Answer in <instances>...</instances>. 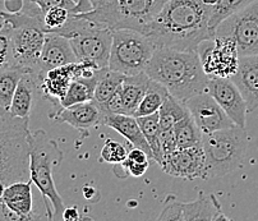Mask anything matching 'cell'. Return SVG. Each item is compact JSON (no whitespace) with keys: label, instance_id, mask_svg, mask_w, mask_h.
Masks as SVG:
<instances>
[{"label":"cell","instance_id":"15","mask_svg":"<svg viewBox=\"0 0 258 221\" xmlns=\"http://www.w3.org/2000/svg\"><path fill=\"white\" fill-rule=\"evenodd\" d=\"M206 91L216 100L217 104L233 120L235 126L245 128L248 113L247 102L233 79L220 77L210 78Z\"/></svg>","mask_w":258,"mask_h":221},{"label":"cell","instance_id":"24","mask_svg":"<svg viewBox=\"0 0 258 221\" xmlns=\"http://www.w3.org/2000/svg\"><path fill=\"white\" fill-rule=\"evenodd\" d=\"M99 73L100 71L92 78H76L75 81H72L66 96L61 98L60 104H59L56 109H59V107H68L72 106V105L82 104V102L94 100L95 87H96V83L99 81Z\"/></svg>","mask_w":258,"mask_h":221},{"label":"cell","instance_id":"25","mask_svg":"<svg viewBox=\"0 0 258 221\" xmlns=\"http://www.w3.org/2000/svg\"><path fill=\"white\" fill-rule=\"evenodd\" d=\"M124 78H125V74L111 71L109 67L100 69L99 81H97L94 93L95 101L100 105L109 101L121 87Z\"/></svg>","mask_w":258,"mask_h":221},{"label":"cell","instance_id":"6","mask_svg":"<svg viewBox=\"0 0 258 221\" xmlns=\"http://www.w3.org/2000/svg\"><path fill=\"white\" fill-rule=\"evenodd\" d=\"M51 32L68 38L77 62H91L99 68L109 66L113 42L111 28L83 18L78 13H71L66 25Z\"/></svg>","mask_w":258,"mask_h":221},{"label":"cell","instance_id":"35","mask_svg":"<svg viewBox=\"0 0 258 221\" xmlns=\"http://www.w3.org/2000/svg\"><path fill=\"white\" fill-rule=\"evenodd\" d=\"M28 3H32L40 8L42 13H46L49 9L55 8V7H63V8L69 9L73 13L76 8V3L73 0H26Z\"/></svg>","mask_w":258,"mask_h":221},{"label":"cell","instance_id":"33","mask_svg":"<svg viewBox=\"0 0 258 221\" xmlns=\"http://www.w3.org/2000/svg\"><path fill=\"white\" fill-rule=\"evenodd\" d=\"M71 13L72 12L69 9L63 8V7H55V8L49 9L44 14V23L45 27H46V32H51V31L60 28L61 26L66 25Z\"/></svg>","mask_w":258,"mask_h":221},{"label":"cell","instance_id":"42","mask_svg":"<svg viewBox=\"0 0 258 221\" xmlns=\"http://www.w3.org/2000/svg\"><path fill=\"white\" fill-rule=\"evenodd\" d=\"M90 11H92V6H91L90 0H80L76 4V8L73 11V13H86V12Z\"/></svg>","mask_w":258,"mask_h":221},{"label":"cell","instance_id":"26","mask_svg":"<svg viewBox=\"0 0 258 221\" xmlns=\"http://www.w3.org/2000/svg\"><path fill=\"white\" fill-rule=\"evenodd\" d=\"M173 131L175 134L178 148L193 147L202 143V132L198 128L189 112L173 127Z\"/></svg>","mask_w":258,"mask_h":221},{"label":"cell","instance_id":"31","mask_svg":"<svg viewBox=\"0 0 258 221\" xmlns=\"http://www.w3.org/2000/svg\"><path fill=\"white\" fill-rule=\"evenodd\" d=\"M254 0H219L211 8V17H210V27L216 33V28L224 19L236 13L240 9L245 8L253 3Z\"/></svg>","mask_w":258,"mask_h":221},{"label":"cell","instance_id":"36","mask_svg":"<svg viewBox=\"0 0 258 221\" xmlns=\"http://www.w3.org/2000/svg\"><path fill=\"white\" fill-rule=\"evenodd\" d=\"M160 148H161L162 158H164L165 156L170 155L171 152H174V151L178 148L175 134H174L173 129L161 131V134H160ZM160 164H161V162H160Z\"/></svg>","mask_w":258,"mask_h":221},{"label":"cell","instance_id":"27","mask_svg":"<svg viewBox=\"0 0 258 221\" xmlns=\"http://www.w3.org/2000/svg\"><path fill=\"white\" fill-rule=\"evenodd\" d=\"M137 122L141 127L143 136L146 141L150 145L152 151V160L160 165L162 160L161 148H160V134H161V128H160L159 122V112L154 113L151 115H145V117H138Z\"/></svg>","mask_w":258,"mask_h":221},{"label":"cell","instance_id":"30","mask_svg":"<svg viewBox=\"0 0 258 221\" xmlns=\"http://www.w3.org/2000/svg\"><path fill=\"white\" fill-rule=\"evenodd\" d=\"M187 113L188 110L185 105L169 93L168 97L165 98V101L162 102L159 109V122L161 131L173 129V127L181 118H184Z\"/></svg>","mask_w":258,"mask_h":221},{"label":"cell","instance_id":"22","mask_svg":"<svg viewBox=\"0 0 258 221\" xmlns=\"http://www.w3.org/2000/svg\"><path fill=\"white\" fill-rule=\"evenodd\" d=\"M32 182H16L9 186H6L3 192V202L7 207L18 215L22 221L33 220V198Z\"/></svg>","mask_w":258,"mask_h":221},{"label":"cell","instance_id":"20","mask_svg":"<svg viewBox=\"0 0 258 221\" xmlns=\"http://www.w3.org/2000/svg\"><path fill=\"white\" fill-rule=\"evenodd\" d=\"M247 102L248 113L258 107V55L239 58L238 69L231 77Z\"/></svg>","mask_w":258,"mask_h":221},{"label":"cell","instance_id":"14","mask_svg":"<svg viewBox=\"0 0 258 221\" xmlns=\"http://www.w3.org/2000/svg\"><path fill=\"white\" fill-rule=\"evenodd\" d=\"M184 105L202 133H211L235 126L233 120L226 115V113L207 91L192 96L184 102Z\"/></svg>","mask_w":258,"mask_h":221},{"label":"cell","instance_id":"40","mask_svg":"<svg viewBox=\"0 0 258 221\" xmlns=\"http://www.w3.org/2000/svg\"><path fill=\"white\" fill-rule=\"evenodd\" d=\"M83 197L87 199V202L96 203L100 201V191L94 186H86L83 188Z\"/></svg>","mask_w":258,"mask_h":221},{"label":"cell","instance_id":"45","mask_svg":"<svg viewBox=\"0 0 258 221\" xmlns=\"http://www.w3.org/2000/svg\"><path fill=\"white\" fill-rule=\"evenodd\" d=\"M4 27V19L3 17L0 16V28H3Z\"/></svg>","mask_w":258,"mask_h":221},{"label":"cell","instance_id":"34","mask_svg":"<svg viewBox=\"0 0 258 221\" xmlns=\"http://www.w3.org/2000/svg\"><path fill=\"white\" fill-rule=\"evenodd\" d=\"M9 66H13L11 31L4 23V27L0 28V71Z\"/></svg>","mask_w":258,"mask_h":221},{"label":"cell","instance_id":"17","mask_svg":"<svg viewBox=\"0 0 258 221\" xmlns=\"http://www.w3.org/2000/svg\"><path fill=\"white\" fill-rule=\"evenodd\" d=\"M56 123H66L82 133V137L90 134V129L102 124L105 113L95 100L72 105L68 107H59L54 114H50Z\"/></svg>","mask_w":258,"mask_h":221},{"label":"cell","instance_id":"38","mask_svg":"<svg viewBox=\"0 0 258 221\" xmlns=\"http://www.w3.org/2000/svg\"><path fill=\"white\" fill-rule=\"evenodd\" d=\"M126 158H129V160H132V161H135V162H150V158H151V156L146 152V151L141 150V148L133 147L132 150L128 151Z\"/></svg>","mask_w":258,"mask_h":221},{"label":"cell","instance_id":"7","mask_svg":"<svg viewBox=\"0 0 258 221\" xmlns=\"http://www.w3.org/2000/svg\"><path fill=\"white\" fill-rule=\"evenodd\" d=\"M206 157V180L225 177L238 169L248 148L245 128L234 126L211 133H202Z\"/></svg>","mask_w":258,"mask_h":221},{"label":"cell","instance_id":"8","mask_svg":"<svg viewBox=\"0 0 258 221\" xmlns=\"http://www.w3.org/2000/svg\"><path fill=\"white\" fill-rule=\"evenodd\" d=\"M169 0H110L109 3L86 13L83 18L109 27L111 30H133L145 33Z\"/></svg>","mask_w":258,"mask_h":221},{"label":"cell","instance_id":"21","mask_svg":"<svg viewBox=\"0 0 258 221\" xmlns=\"http://www.w3.org/2000/svg\"><path fill=\"white\" fill-rule=\"evenodd\" d=\"M37 95H40L39 74L35 72H25L12 98L9 114L18 118H30Z\"/></svg>","mask_w":258,"mask_h":221},{"label":"cell","instance_id":"9","mask_svg":"<svg viewBox=\"0 0 258 221\" xmlns=\"http://www.w3.org/2000/svg\"><path fill=\"white\" fill-rule=\"evenodd\" d=\"M155 49V45L143 33L126 28L113 30L107 67L125 76L140 74L145 72Z\"/></svg>","mask_w":258,"mask_h":221},{"label":"cell","instance_id":"11","mask_svg":"<svg viewBox=\"0 0 258 221\" xmlns=\"http://www.w3.org/2000/svg\"><path fill=\"white\" fill-rule=\"evenodd\" d=\"M197 52L209 78H231L238 69L239 54L233 38L215 35L201 42Z\"/></svg>","mask_w":258,"mask_h":221},{"label":"cell","instance_id":"41","mask_svg":"<svg viewBox=\"0 0 258 221\" xmlns=\"http://www.w3.org/2000/svg\"><path fill=\"white\" fill-rule=\"evenodd\" d=\"M61 218L66 221H77L81 218V215H80V211H78L77 207H69V208H66L63 212V215H61Z\"/></svg>","mask_w":258,"mask_h":221},{"label":"cell","instance_id":"46","mask_svg":"<svg viewBox=\"0 0 258 221\" xmlns=\"http://www.w3.org/2000/svg\"><path fill=\"white\" fill-rule=\"evenodd\" d=\"M4 113H7V110H4L3 107H0V114H4Z\"/></svg>","mask_w":258,"mask_h":221},{"label":"cell","instance_id":"10","mask_svg":"<svg viewBox=\"0 0 258 221\" xmlns=\"http://www.w3.org/2000/svg\"><path fill=\"white\" fill-rule=\"evenodd\" d=\"M216 36L233 38L239 58L258 55V0L224 19L217 26Z\"/></svg>","mask_w":258,"mask_h":221},{"label":"cell","instance_id":"5","mask_svg":"<svg viewBox=\"0 0 258 221\" xmlns=\"http://www.w3.org/2000/svg\"><path fill=\"white\" fill-rule=\"evenodd\" d=\"M30 148V118L0 114V180L6 186L31 180Z\"/></svg>","mask_w":258,"mask_h":221},{"label":"cell","instance_id":"28","mask_svg":"<svg viewBox=\"0 0 258 221\" xmlns=\"http://www.w3.org/2000/svg\"><path fill=\"white\" fill-rule=\"evenodd\" d=\"M168 95L169 91L161 83L150 78L147 90H146L142 101L140 102L137 110H136L135 117H145V115H151L154 113H157L162 102L165 101V98L168 97Z\"/></svg>","mask_w":258,"mask_h":221},{"label":"cell","instance_id":"13","mask_svg":"<svg viewBox=\"0 0 258 221\" xmlns=\"http://www.w3.org/2000/svg\"><path fill=\"white\" fill-rule=\"evenodd\" d=\"M162 172L185 180H206V157L202 143L187 148H176L162 158L159 165Z\"/></svg>","mask_w":258,"mask_h":221},{"label":"cell","instance_id":"12","mask_svg":"<svg viewBox=\"0 0 258 221\" xmlns=\"http://www.w3.org/2000/svg\"><path fill=\"white\" fill-rule=\"evenodd\" d=\"M159 221H195V220H229L221 212V205L215 194L201 193L192 202H179L169 197L157 217Z\"/></svg>","mask_w":258,"mask_h":221},{"label":"cell","instance_id":"47","mask_svg":"<svg viewBox=\"0 0 258 221\" xmlns=\"http://www.w3.org/2000/svg\"><path fill=\"white\" fill-rule=\"evenodd\" d=\"M73 2H75V3H76V4H77V3H78V2H80V0H73Z\"/></svg>","mask_w":258,"mask_h":221},{"label":"cell","instance_id":"37","mask_svg":"<svg viewBox=\"0 0 258 221\" xmlns=\"http://www.w3.org/2000/svg\"><path fill=\"white\" fill-rule=\"evenodd\" d=\"M120 165L123 167L126 177L132 175L135 178H140L145 175L150 168V162H135L132 160H129V158H125L123 162H120Z\"/></svg>","mask_w":258,"mask_h":221},{"label":"cell","instance_id":"43","mask_svg":"<svg viewBox=\"0 0 258 221\" xmlns=\"http://www.w3.org/2000/svg\"><path fill=\"white\" fill-rule=\"evenodd\" d=\"M109 2L110 0H90L91 6H92V9L101 8V7H104L105 4H107Z\"/></svg>","mask_w":258,"mask_h":221},{"label":"cell","instance_id":"19","mask_svg":"<svg viewBox=\"0 0 258 221\" xmlns=\"http://www.w3.org/2000/svg\"><path fill=\"white\" fill-rule=\"evenodd\" d=\"M75 51L67 37L55 32H46L39 63V76L58 67L76 63Z\"/></svg>","mask_w":258,"mask_h":221},{"label":"cell","instance_id":"29","mask_svg":"<svg viewBox=\"0 0 258 221\" xmlns=\"http://www.w3.org/2000/svg\"><path fill=\"white\" fill-rule=\"evenodd\" d=\"M25 72L16 66H9L0 71V107L8 112L16 88Z\"/></svg>","mask_w":258,"mask_h":221},{"label":"cell","instance_id":"16","mask_svg":"<svg viewBox=\"0 0 258 221\" xmlns=\"http://www.w3.org/2000/svg\"><path fill=\"white\" fill-rule=\"evenodd\" d=\"M150 82V77L142 72L135 76H125L121 87L109 101L101 104L102 112L106 114H128L135 117L138 105L142 101Z\"/></svg>","mask_w":258,"mask_h":221},{"label":"cell","instance_id":"1","mask_svg":"<svg viewBox=\"0 0 258 221\" xmlns=\"http://www.w3.org/2000/svg\"><path fill=\"white\" fill-rule=\"evenodd\" d=\"M211 8L202 0H169L143 35L155 47L197 51L201 42L216 35L210 27Z\"/></svg>","mask_w":258,"mask_h":221},{"label":"cell","instance_id":"23","mask_svg":"<svg viewBox=\"0 0 258 221\" xmlns=\"http://www.w3.org/2000/svg\"><path fill=\"white\" fill-rule=\"evenodd\" d=\"M102 126H107L109 128L118 132L120 136H123L132 143L133 147H138L146 151L152 158V151L141 131V127L136 117L128 114H106L102 120Z\"/></svg>","mask_w":258,"mask_h":221},{"label":"cell","instance_id":"2","mask_svg":"<svg viewBox=\"0 0 258 221\" xmlns=\"http://www.w3.org/2000/svg\"><path fill=\"white\" fill-rule=\"evenodd\" d=\"M145 73L161 83L183 104L192 96L206 91L210 79L202 68L197 51H181L169 47L155 49Z\"/></svg>","mask_w":258,"mask_h":221},{"label":"cell","instance_id":"18","mask_svg":"<svg viewBox=\"0 0 258 221\" xmlns=\"http://www.w3.org/2000/svg\"><path fill=\"white\" fill-rule=\"evenodd\" d=\"M76 78H80L78 62L47 71L46 73L39 76L40 95L42 98L51 102L52 106L56 109L61 98L66 96L69 85Z\"/></svg>","mask_w":258,"mask_h":221},{"label":"cell","instance_id":"44","mask_svg":"<svg viewBox=\"0 0 258 221\" xmlns=\"http://www.w3.org/2000/svg\"><path fill=\"white\" fill-rule=\"evenodd\" d=\"M205 4H207V6H215V4L219 2V0H202Z\"/></svg>","mask_w":258,"mask_h":221},{"label":"cell","instance_id":"4","mask_svg":"<svg viewBox=\"0 0 258 221\" xmlns=\"http://www.w3.org/2000/svg\"><path fill=\"white\" fill-rule=\"evenodd\" d=\"M63 151L58 142L50 138L44 129L31 133L30 175L31 182L37 187L44 198L47 218L61 217L66 206L54 182V170L63 161Z\"/></svg>","mask_w":258,"mask_h":221},{"label":"cell","instance_id":"3","mask_svg":"<svg viewBox=\"0 0 258 221\" xmlns=\"http://www.w3.org/2000/svg\"><path fill=\"white\" fill-rule=\"evenodd\" d=\"M23 8L20 13H8L0 11L4 23L11 31L13 66L23 72H35L39 74V63L46 35L44 13L35 4Z\"/></svg>","mask_w":258,"mask_h":221},{"label":"cell","instance_id":"39","mask_svg":"<svg viewBox=\"0 0 258 221\" xmlns=\"http://www.w3.org/2000/svg\"><path fill=\"white\" fill-rule=\"evenodd\" d=\"M26 0H4V8L8 13H20L25 8Z\"/></svg>","mask_w":258,"mask_h":221},{"label":"cell","instance_id":"32","mask_svg":"<svg viewBox=\"0 0 258 221\" xmlns=\"http://www.w3.org/2000/svg\"><path fill=\"white\" fill-rule=\"evenodd\" d=\"M126 155H128V150L113 139H107L105 145L102 146L101 153H100L102 161L113 165L123 162L126 158Z\"/></svg>","mask_w":258,"mask_h":221}]
</instances>
